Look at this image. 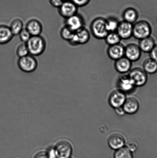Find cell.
I'll return each instance as SVG.
<instances>
[{
    "label": "cell",
    "mask_w": 157,
    "mask_h": 158,
    "mask_svg": "<svg viewBox=\"0 0 157 158\" xmlns=\"http://www.w3.org/2000/svg\"><path fill=\"white\" fill-rule=\"evenodd\" d=\"M90 38V32L84 27L75 32L73 38L69 42L73 46L83 45L88 42Z\"/></svg>",
    "instance_id": "7"
},
{
    "label": "cell",
    "mask_w": 157,
    "mask_h": 158,
    "mask_svg": "<svg viewBox=\"0 0 157 158\" xmlns=\"http://www.w3.org/2000/svg\"><path fill=\"white\" fill-rule=\"evenodd\" d=\"M139 102L136 98L131 97L126 99L123 106L124 111L127 114H132L139 110Z\"/></svg>",
    "instance_id": "17"
},
{
    "label": "cell",
    "mask_w": 157,
    "mask_h": 158,
    "mask_svg": "<svg viewBox=\"0 0 157 158\" xmlns=\"http://www.w3.org/2000/svg\"><path fill=\"white\" fill-rule=\"evenodd\" d=\"M9 26L14 36L18 35L24 28L22 20L18 18L13 19Z\"/></svg>",
    "instance_id": "22"
},
{
    "label": "cell",
    "mask_w": 157,
    "mask_h": 158,
    "mask_svg": "<svg viewBox=\"0 0 157 158\" xmlns=\"http://www.w3.org/2000/svg\"><path fill=\"white\" fill-rule=\"evenodd\" d=\"M77 7H82L87 5L90 0H71Z\"/></svg>",
    "instance_id": "31"
},
{
    "label": "cell",
    "mask_w": 157,
    "mask_h": 158,
    "mask_svg": "<svg viewBox=\"0 0 157 158\" xmlns=\"http://www.w3.org/2000/svg\"><path fill=\"white\" fill-rule=\"evenodd\" d=\"M108 142L111 148L117 150L124 147L125 139L124 136L120 133H114L109 136Z\"/></svg>",
    "instance_id": "14"
},
{
    "label": "cell",
    "mask_w": 157,
    "mask_h": 158,
    "mask_svg": "<svg viewBox=\"0 0 157 158\" xmlns=\"http://www.w3.org/2000/svg\"><path fill=\"white\" fill-rule=\"evenodd\" d=\"M75 32L69 27L65 26L61 29L60 31V35L63 40L69 42L73 38Z\"/></svg>",
    "instance_id": "27"
},
{
    "label": "cell",
    "mask_w": 157,
    "mask_h": 158,
    "mask_svg": "<svg viewBox=\"0 0 157 158\" xmlns=\"http://www.w3.org/2000/svg\"><path fill=\"white\" fill-rule=\"evenodd\" d=\"M16 54L19 58L29 55V50L26 43L22 42L18 44L16 49Z\"/></svg>",
    "instance_id": "28"
},
{
    "label": "cell",
    "mask_w": 157,
    "mask_h": 158,
    "mask_svg": "<svg viewBox=\"0 0 157 158\" xmlns=\"http://www.w3.org/2000/svg\"><path fill=\"white\" fill-rule=\"evenodd\" d=\"M150 58L157 63V44H155L153 49L150 52Z\"/></svg>",
    "instance_id": "32"
},
{
    "label": "cell",
    "mask_w": 157,
    "mask_h": 158,
    "mask_svg": "<svg viewBox=\"0 0 157 158\" xmlns=\"http://www.w3.org/2000/svg\"><path fill=\"white\" fill-rule=\"evenodd\" d=\"M26 28L32 36L41 35L43 31L42 24L36 19H31L26 23Z\"/></svg>",
    "instance_id": "15"
},
{
    "label": "cell",
    "mask_w": 157,
    "mask_h": 158,
    "mask_svg": "<svg viewBox=\"0 0 157 158\" xmlns=\"http://www.w3.org/2000/svg\"><path fill=\"white\" fill-rule=\"evenodd\" d=\"M20 39L22 42L26 43L30 39L32 35L29 32L25 27H24L19 34H18Z\"/></svg>",
    "instance_id": "29"
},
{
    "label": "cell",
    "mask_w": 157,
    "mask_h": 158,
    "mask_svg": "<svg viewBox=\"0 0 157 158\" xmlns=\"http://www.w3.org/2000/svg\"><path fill=\"white\" fill-rule=\"evenodd\" d=\"M57 158H70L73 153V147L68 141L61 140L53 148Z\"/></svg>",
    "instance_id": "5"
},
{
    "label": "cell",
    "mask_w": 157,
    "mask_h": 158,
    "mask_svg": "<svg viewBox=\"0 0 157 158\" xmlns=\"http://www.w3.org/2000/svg\"><path fill=\"white\" fill-rule=\"evenodd\" d=\"M91 33L95 38L99 40L104 39L108 34L106 25V19L98 17L93 20L90 26Z\"/></svg>",
    "instance_id": "2"
},
{
    "label": "cell",
    "mask_w": 157,
    "mask_h": 158,
    "mask_svg": "<svg viewBox=\"0 0 157 158\" xmlns=\"http://www.w3.org/2000/svg\"><path fill=\"white\" fill-rule=\"evenodd\" d=\"M84 19L78 13L65 19V25L75 32L84 27Z\"/></svg>",
    "instance_id": "12"
},
{
    "label": "cell",
    "mask_w": 157,
    "mask_h": 158,
    "mask_svg": "<svg viewBox=\"0 0 157 158\" xmlns=\"http://www.w3.org/2000/svg\"><path fill=\"white\" fill-rule=\"evenodd\" d=\"M127 147L131 151L133 152L137 149L138 145L137 144L136 142L131 141L127 143Z\"/></svg>",
    "instance_id": "33"
},
{
    "label": "cell",
    "mask_w": 157,
    "mask_h": 158,
    "mask_svg": "<svg viewBox=\"0 0 157 158\" xmlns=\"http://www.w3.org/2000/svg\"><path fill=\"white\" fill-rule=\"evenodd\" d=\"M70 158H72V157H70Z\"/></svg>",
    "instance_id": "37"
},
{
    "label": "cell",
    "mask_w": 157,
    "mask_h": 158,
    "mask_svg": "<svg viewBox=\"0 0 157 158\" xmlns=\"http://www.w3.org/2000/svg\"><path fill=\"white\" fill-rule=\"evenodd\" d=\"M114 158H133V152L127 147H124L116 150L114 154Z\"/></svg>",
    "instance_id": "25"
},
{
    "label": "cell",
    "mask_w": 157,
    "mask_h": 158,
    "mask_svg": "<svg viewBox=\"0 0 157 158\" xmlns=\"http://www.w3.org/2000/svg\"><path fill=\"white\" fill-rule=\"evenodd\" d=\"M124 46L122 43L109 46L107 50V54L111 59L116 61L124 56Z\"/></svg>",
    "instance_id": "13"
},
{
    "label": "cell",
    "mask_w": 157,
    "mask_h": 158,
    "mask_svg": "<svg viewBox=\"0 0 157 158\" xmlns=\"http://www.w3.org/2000/svg\"><path fill=\"white\" fill-rule=\"evenodd\" d=\"M18 68L22 72L30 73L36 70L38 62L35 57L29 55L18 59Z\"/></svg>",
    "instance_id": "4"
},
{
    "label": "cell",
    "mask_w": 157,
    "mask_h": 158,
    "mask_svg": "<svg viewBox=\"0 0 157 158\" xmlns=\"http://www.w3.org/2000/svg\"><path fill=\"white\" fill-rule=\"evenodd\" d=\"M104 40L109 46L119 44L121 43V40L120 37L116 32H109Z\"/></svg>",
    "instance_id": "24"
},
{
    "label": "cell",
    "mask_w": 157,
    "mask_h": 158,
    "mask_svg": "<svg viewBox=\"0 0 157 158\" xmlns=\"http://www.w3.org/2000/svg\"><path fill=\"white\" fill-rule=\"evenodd\" d=\"M126 100L125 93L121 89H117L111 94L109 102L111 106L115 109L122 106Z\"/></svg>",
    "instance_id": "10"
},
{
    "label": "cell",
    "mask_w": 157,
    "mask_h": 158,
    "mask_svg": "<svg viewBox=\"0 0 157 158\" xmlns=\"http://www.w3.org/2000/svg\"><path fill=\"white\" fill-rule=\"evenodd\" d=\"M132 65V62L124 56L115 61L114 66L117 72L124 74L130 72Z\"/></svg>",
    "instance_id": "16"
},
{
    "label": "cell",
    "mask_w": 157,
    "mask_h": 158,
    "mask_svg": "<svg viewBox=\"0 0 157 158\" xmlns=\"http://www.w3.org/2000/svg\"><path fill=\"white\" fill-rule=\"evenodd\" d=\"M63 1H71V0H63Z\"/></svg>",
    "instance_id": "36"
},
{
    "label": "cell",
    "mask_w": 157,
    "mask_h": 158,
    "mask_svg": "<svg viewBox=\"0 0 157 158\" xmlns=\"http://www.w3.org/2000/svg\"><path fill=\"white\" fill-rule=\"evenodd\" d=\"M122 15L124 21L132 24L136 22L139 17V14L137 10L132 7L126 9L123 12Z\"/></svg>",
    "instance_id": "20"
},
{
    "label": "cell",
    "mask_w": 157,
    "mask_h": 158,
    "mask_svg": "<svg viewBox=\"0 0 157 158\" xmlns=\"http://www.w3.org/2000/svg\"><path fill=\"white\" fill-rule=\"evenodd\" d=\"M26 44L29 54L35 57L41 55L45 50L46 41L41 35L32 36Z\"/></svg>",
    "instance_id": "1"
},
{
    "label": "cell",
    "mask_w": 157,
    "mask_h": 158,
    "mask_svg": "<svg viewBox=\"0 0 157 158\" xmlns=\"http://www.w3.org/2000/svg\"><path fill=\"white\" fill-rule=\"evenodd\" d=\"M115 110H116L117 114L119 115H124V114H125V113L122 106L115 108Z\"/></svg>",
    "instance_id": "35"
},
{
    "label": "cell",
    "mask_w": 157,
    "mask_h": 158,
    "mask_svg": "<svg viewBox=\"0 0 157 158\" xmlns=\"http://www.w3.org/2000/svg\"><path fill=\"white\" fill-rule=\"evenodd\" d=\"M34 158H51L48 151L38 152L35 155Z\"/></svg>",
    "instance_id": "30"
},
{
    "label": "cell",
    "mask_w": 157,
    "mask_h": 158,
    "mask_svg": "<svg viewBox=\"0 0 157 158\" xmlns=\"http://www.w3.org/2000/svg\"><path fill=\"white\" fill-rule=\"evenodd\" d=\"M119 22L117 19L113 17H110L106 19V27L108 32H116Z\"/></svg>",
    "instance_id": "26"
},
{
    "label": "cell",
    "mask_w": 157,
    "mask_h": 158,
    "mask_svg": "<svg viewBox=\"0 0 157 158\" xmlns=\"http://www.w3.org/2000/svg\"><path fill=\"white\" fill-rule=\"evenodd\" d=\"M143 67L147 74H154L157 72V63L150 58H147L143 63Z\"/></svg>",
    "instance_id": "23"
},
{
    "label": "cell",
    "mask_w": 157,
    "mask_h": 158,
    "mask_svg": "<svg viewBox=\"0 0 157 158\" xmlns=\"http://www.w3.org/2000/svg\"><path fill=\"white\" fill-rule=\"evenodd\" d=\"M14 36L10 27L6 25H0V44H7Z\"/></svg>",
    "instance_id": "19"
},
{
    "label": "cell",
    "mask_w": 157,
    "mask_h": 158,
    "mask_svg": "<svg viewBox=\"0 0 157 158\" xmlns=\"http://www.w3.org/2000/svg\"><path fill=\"white\" fill-rule=\"evenodd\" d=\"M133 24L123 21L120 22L116 32L121 40L129 39L133 36Z\"/></svg>",
    "instance_id": "11"
},
{
    "label": "cell",
    "mask_w": 157,
    "mask_h": 158,
    "mask_svg": "<svg viewBox=\"0 0 157 158\" xmlns=\"http://www.w3.org/2000/svg\"><path fill=\"white\" fill-rule=\"evenodd\" d=\"M128 75L135 86H143L147 83V73L141 68L137 67L131 69Z\"/></svg>",
    "instance_id": "6"
},
{
    "label": "cell",
    "mask_w": 157,
    "mask_h": 158,
    "mask_svg": "<svg viewBox=\"0 0 157 158\" xmlns=\"http://www.w3.org/2000/svg\"><path fill=\"white\" fill-rule=\"evenodd\" d=\"M142 52L138 44L131 43L127 44L124 49V56L132 62L138 61L140 58Z\"/></svg>",
    "instance_id": "8"
},
{
    "label": "cell",
    "mask_w": 157,
    "mask_h": 158,
    "mask_svg": "<svg viewBox=\"0 0 157 158\" xmlns=\"http://www.w3.org/2000/svg\"><path fill=\"white\" fill-rule=\"evenodd\" d=\"M151 26L145 20L137 21L133 24V36L139 40L151 36Z\"/></svg>",
    "instance_id": "3"
},
{
    "label": "cell",
    "mask_w": 157,
    "mask_h": 158,
    "mask_svg": "<svg viewBox=\"0 0 157 158\" xmlns=\"http://www.w3.org/2000/svg\"><path fill=\"white\" fill-rule=\"evenodd\" d=\"M118 85L120 89L125 93L130 92L135 86L128 75H126V74H121L119 77Z\"/></svg>",
    "instance_id": "18"
},
{
    "label": "cell",
    "mask_w": 157,
    "mask_h": 158,
    "mask_svg": "<svg viewBox=\"0 0 157 158\" xmlns=\"http://www.w3.org/2000/svg\"><path fill=\"white\" fill-rule=\"evenodd\" d=\"M78 10V7L71 1H64L58 8V13L65 19L77 14Z\"/></svg>",
    "instance_id": "9"
},
{
    "label": "cell",
    "mask_w": 157,
    "mask_h": 158,
    "mask_svg": "<svg viewBox=\"0 0 157 158\" xmlns=\"http://www.w3.org/2000/svg\"><path fill=\"white\" fill-rule=\"evenodd\" d=\"M139 45L141 52L150 53L155 45V41L153 37L149 36L139 40Z\"/></svg>",
    "instance_id": "21"
},
{
    "label": "cell",
    "mask_w": 157,
    "mask_h": 158,
    "mask_svg": "<svg viewBox=\"0 0 157 158\" xmlns=\"http://www.w3.org/2000/svg\"><path fill=\"white\" fill-rule=\"evenodd\" d=\"M63 0H49V2L53 7L56 8H59L64 2Z\"/></svg>",
    "instance_id": "34"
}]
</instances>
